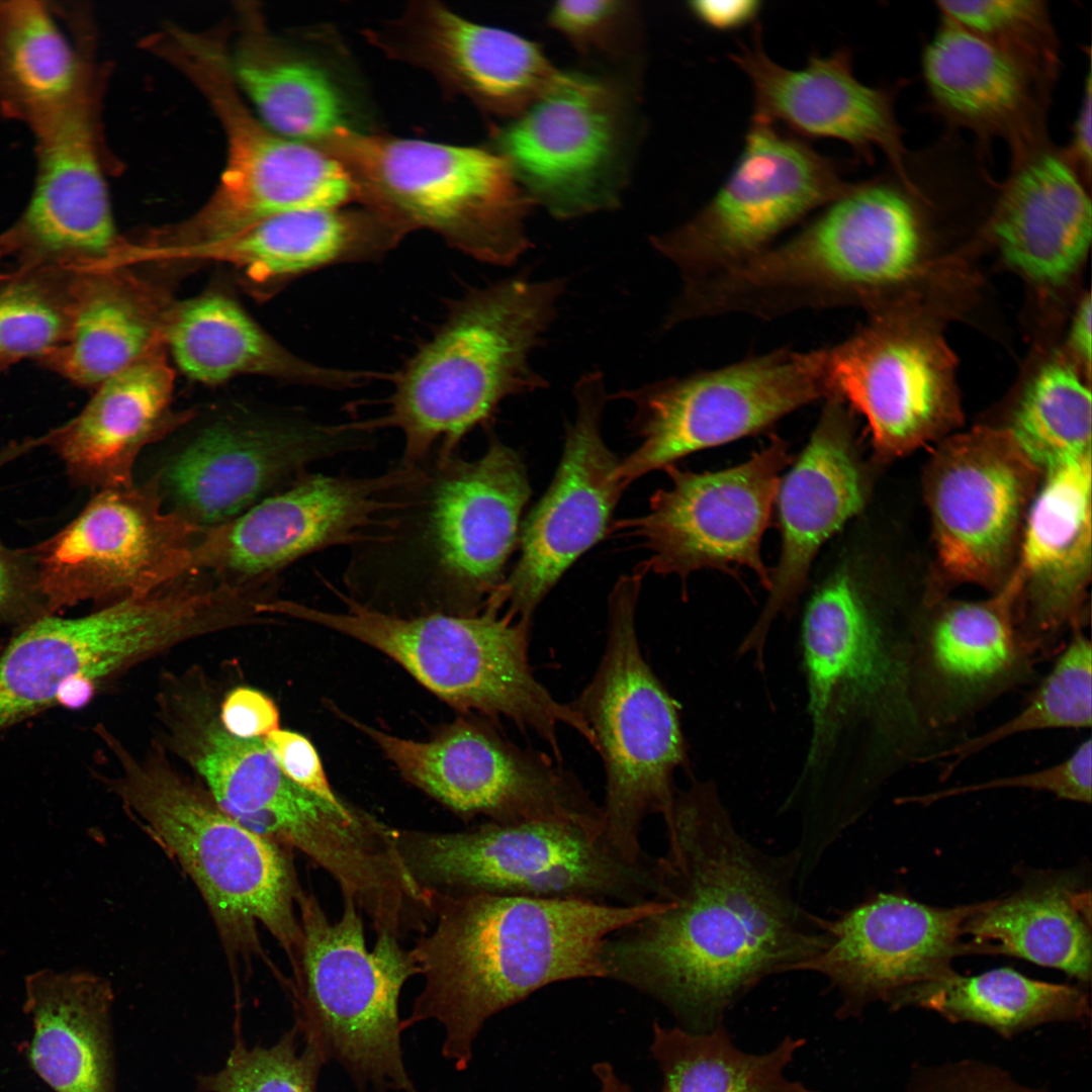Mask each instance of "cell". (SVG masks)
<instances>
[{
    "mask_svg": "<svg viewBox=\"0 0 1092 1092\" xmlns=\"http://www.w3.org/2000/svg\"><path fill=\"white\" fill-rule=\"evenodd\" d=\"M174 371L165 350L106 379L70 421L44 433L72 481L97 490L134 483L142 451L189 424L191 411L172 407Z\"/></svg>",
    "mask_w": 1092,
    "mask_h": 1092,
    "instance_id": "obj_34",
    "label": "cell"
},
{
    "mask_svg": "<svg viewBox=\"0 0 1092 1092\" xmlns=\"http://www.w3.org/2000/svg\"><path fill=\"white\" fill-rule=\"evenodd\" d=\"M825 400L806 447L778 490L779 561L764 608L739 647V654L754 653L758 667L772 622L794 607L817 553L864 505L866 479L849 412L837 396Z\"/></svg>",
    "mask_w": 1092,
    "mask_h": 1092,
    "instance_id": "obj_29",
    "label": "cell"
},
{
    "mask_svg": "<svg viewBox=\"0 0 1092 1092\" xmlns=\"http://www.w3.org/2000/svg\"><path fill=\"white\" fill-rule=\"evenodd\" d=\"M1091 299L1088 295L1079 304L1070 330V345L1086 366L1091 362Z\"/></svg>",
    "mask_w": 1092,
    "mask_h": 1092,
    "instance_id": "obj_59",
    "label": "cell"
},
{
    "mask_svg": "<svg viewBox=\"0 0 1092 1092\" xmlns=\"http://www.w3.org/2000/svg\"><path fill=\"white\" fill-rule=\"evenodd\" d=\"M147 645L143 619L125 602L76 618L48 615L16 630L0 654V735L63 706L75 682L99 688L140 663Z\"/></svg>",
    "mask_w": 1092,
    "mask_h": 1092,
    "instance_id": "obj_32",
    "label": "cell"
},
{
    "mask_svg": "<svg viewBox=\"0 0 1092 1092\" xmlns=\"http://www.w3.org/2000/svg\"><path fill=\"white\" fill-rule=\"evenodd\" d=\"M366 35L388 57L428 71L452 93L506 121L560 74L535 41L467 20L435 1L414 2Z\"/></svg>",
    "mask_w": 1092,
    "mask_h": 1092,
    "instance_id": "obj_27",
    "label": "cell"
},
{
    "mask_svg": "<svg viewBox=\"0 0 1092 1092\" xmlns=\"http://www.w3.org/2000/svg\"><path fill=\"white\" fill-rule=\"evenodd\" d=\"M1090 193L1062 148L1050 140L1012 157L990 219L1008 264L1038 284L1057 285L1070 277L1091 243Z\"/></svg>",
    "mask_w": 1092,
    "mask_h": 1092,
    "instance_id": "obj_35",
    "label": "cell"
},
{
    "mask_svg": "<svg viewBox=\"0 0 1092 1092\" xmlns=\"http://www.w3.org/2000/svg\"><path fill=\"white\" fill-rule=\"evenodd\" d=\"M1022 580L1013 569L992 596L942 606L928 636L930 660L954 685L976 687L1010 671L1030 652L1019 630Z\"/></svg>",
    "mask_w": 1092,
    "mask_h": 1092,
    "instance_id": "obj_44",
    "label": "cell"
},
{
    "mask_svg": "<svg viewBox=\"0 0 1092 1092\" xmlns=\"http://www.w3.org/2000/svg\"><path fill=\"white\" fill-rule=\"evenodd\" d=\"M343 611L284 600L280 613L344 634L384 653L426 689L463 712L505 717L543 740L561 757L559 726L593 748L594 732L570 705L556 700L529 661L530 625L489 610L397 615L363 605L330 584Z\"/></svg>",
    "mask_w": 1092,
    "mask_h": 1092,
    "instance_id": "obj_7",
    "label": "cell"
},
{
    "mask_svg": "<svg viewBox=\"0 0 1092 1092\" xmlns=\"http://www.w3.org/2000/svg\"><path fill=\"white\" fill-rule=\"evenodd\" d=\"M403 857L426 889L638 905L660 893L657 858L630 861L602 835L556 821H488L452 833L400 832Z\"/></svg>",
    "mask_w": 1092,
    "mask_h": 1092,
    "instance_id": "obj_11",
    "label": "cell"
},
{
    "mask_svg": "<svg viewBox=\"0 0 1092 1092\" xmlns=\"http://www.w3.org/2000/svg\"><path fill=\"white\" fill-rule=\"evenodd\" d=\"M657 857L660 907L607 938L606 979L707 1032L767 977L800 971L825 946L828 919L794 896L798 856L767 852L736 827L712 781L677 793Z\"/></svg>",
    "mask_w": 1092,
    "mask_h": 1092,
    "instance_id": "obj_1",
    "label": "cell"
},
{
    "mask_svg": "<svg viewBox=\"0 0 1092 1092\" xmlns=\"http://www.w3.org/2000/svg\"><path fill=\"white\" fill-rule=\"evenodd\" d=\"M935 4L939 12L1054 89L1060 75L1061 49L1044 1L939 0Z\"/></svg>",
    "mask_w": 1092,
    "mask_h": 1092,
    "instance_id": "obj_49",
    "label": "cell"
},
{
    "mask_svg": "<svg viewBox=\"0 0 1092 1092\" xmlns=\"http://www.w3.org/2000/svg\"><path fill=\"white\" fill-rule=\"evenodd\" d=\"M351 175L358 201L405 225L427 229L473 258L509 266L532 243L535 206L492 149L341 127L315 143Z\"/></svg>",
    "mask_w": 1092,
    "mask_h": 1092,
    "instance_id": "obj_10",
    "label": "cell"
},
{
    "mask_svg": "<svg viewBox=\"0 0 1092 1092\" xmlns=\"http://www.w3.org/2000/svg\"><path fill=\"white\" fill-rule=\"evenodd\" d=\"M893 1010L918 1006L951 1022H974L1011 1037L1040 1024L1090 1017L1080 988L1037 981L1002 968L965 977L953 970L908 987L889 1003Z\"/></svg>",
    "mask_w": 1092,
    "mask_h": 1092,
    "instance_id": "obj_42",
    "label": "cell"
},
{
    "mask_svg": "<svg viewBox=\"0 0 1092 1092\" xmlns=\"http://www.w3.org/2000/svg\"><path fill=\"white\" fill-rule=\"evenodd\" d=\"M1091 425L1090 389L1072 368L1052 363L1028 384L1007 431L1043 474L1091 455Z\"/></svg>",
    "mask_w": 1092,
    "mask_h": 1092,
    "instance_id": "obj_46",
    "label": "cell"
},
{
    "mask_svg": "<svg viewBox=\"0 0 1092 1092\" xmlns=\"http://www.w3.org/2000/svg\"><path fill=\"white\" fill-rule=\"evenodd\" d=\"M1083 96L1077 116L1071 127V140L1062 151L1083 182L1091 188L1092 170V80L1090 70L1084 82Z\"/></svg>",
    "mask_w": 1092,
    "mask_h": 1092,
    "instance_id": "obj_58",
    "label": "cell"
},
{
    "mask_svg": "<svg viewBox=\"0 0 1092 1092\" xmlns=\"http://www.w3.org/2000/svg\"><path fill=\"white\" fill-rule=\"evenodd\" d=\"M547 24L581 56L633 65L641 49L639 8L631 1H557Z\"/></svg>",
    "mask_w": 1092,
    "mask_h": 1092,
    "instance_id": "obj_51",
    "label": "cell"
},
{
    "mask_svg": "<svg viewBox=\"0 0 1092 1092\" xmlns=\"http://www.w3.org/2000/svg\"><path fill=\"white\" fill-rule=\"evenodd\" d=\"M95 731L118 768L113 778L101 776L103 783L189 876L226 946L250 948L261 925L291 960L300 938V889L284 847L222 812L161 744L138 755L105 726Z\"/></svg>",
    "mask_w": 1092,
    "mask_h": 1092,
    "instance_id": "obj_6",
    "label": "cell"
},
{
    "mask_svg": "<svg viewBox=\"0 0 1092 1092\" xmlns=\"http://www.w3.org/2000/svg\"><path fill=\"white\" fill-rule=\"evenodd\" d=\"M1040 474L1007 429L978 428L938 445L925 496L938 564L949 581L993 593L1008 579Z\"/></svg>",
    "mask_w": 1092,
    "mask_h": 1092,
    "instance_id": "obj_22",
    "label": "cell"
},
{
    "mask_svg": "<svg viewBox=\"0 0 1092 1092\" xmlns=\"http://www.w3.org/2000/svg\"><path fill=\"white\" fill-rule=\"evenodd\" d=\"M757 0H697L687 3L689 12L714 30H734L752 23L761 11Z\"/></svg>",
    "mask_w": 1092,
    "mask_h": 1092,
    "instance_id": "obj_57",
    "label": "cell"
},
{
    "mask_svg": "<svg viewBox=\"0 0 1092 1092\" xmlns=\"http://www.w3.org/2000/svg\"><path fill=\"white\" fill-rule=\"evenodd\" d=\"M431 891L434 926L410 949L424 987L400 1025L440 1023L458 1071L491 1016L554 983L606 979L607 938L660 906Z\"/></svg>",
    "mask_w": 1092,
    "mask_h": 1092,
    "instance_id": "obj_2",
    "label": "cell"
},
{
    "mask_svg": "<svg viewBox=\"0 0 1092 1092\" xmlns=\"http://www.w3.org/2000/svg\"><path fill=\"white\" fill-rule=\"evenodd\" d=\"M952 364L937 337L885 317L827 348L832 396L863 417L883 456L908 453L954 426Z\"/></svg>",
    "mask_w": 1092,
    "mask_h": 1092,
    "instance_id": "obj_26",
    "label": "cell"
},
{
    "mask_svg": "<svg viewBox=\"0 0 1092 1092\" xmlns=\"http://www.w3.org/2000/svg\"><path fill=\"white\" fill-rule=\"evenodd\" d=\"M110 982L87 971L41 969L24 978L32 1035L25 1056L54 1092H116Z\"/></svg>",
    "mask_w": 1092,
    "mask_h": 1092,
    "instance_id": "obj_38",
    "label": "cell"
},
{
    "mask_svg": "<svg viewBox=\"0 0 1092 1092\" xmlns=\"http://www.w3.org/2000/svg\"><path fill=\"white\" fill-rule=\"evenodd\" d=\"M921 69L927 111L946 131L971 132L986 158L994 140L1006 143L1010 157L1050 140L1053 90L941 12Z\"/></svg>",
    "mask_w": 1092,
    "mask_h": 1092,
    "instance_id": "obj_31",
    "label": "cell"
},
{
    "mask_svg": "<svg viewBox=\"0 0 1092 1092\" xmlns=\"http://www.w3.org/2000/svg\"><path fill=\"white\" fill-rule=\"evenodd\" d=\"M206 527L165 510L156 479L98 490L63 529L30 548L51 614L142 596L196 572Z\"/></svg>",
    "mask_w": 1092,
    "mask_h": 1092,
    "instance_id": "obj_18",
    "label": "cell"
},
{
    "mask_svg": "<svg viewBox=\"0 0 1092 1092\" xmlns=\"http://www.w3.org/2000/svg\"><path fill=\"white\" fill-rule=\"evenodd\" d=\"M991 900L936 907L898 893H880L828 921L824 948L800 971L814 972L837 991L839 1018L871 1003H890L904 989L951 971L974 953L963 941L966 922Z\"/></svg>",
    "mask_w": 1092,
    "mask_h": 1092,
    "instance_id": "obj_25",
    "label": "cell"
},
{
    "mask_svg": "<svg viewBox=\"0 0 1092 1092\" xmlns=\"http://www.w3.org/2000/svg\"><path fill=\"white\" fill-rule=\"evenodd\" d=\"M293 1025L270 1044L249 1046L236 1029L233 1046L223 1066L196 1076V1092H316L325 1060L311 1044L303 1042Z\"/></svg>",
    "mask_w": 1092,
    "mask_h": 1092,
    "instance_id": "obj_50",
    "label": "cell"
},
{
    "mask_svg": "<svg viewBox=\"0 0 1092 1092\" xmlns=\"http://www.w3.org/2000/svg\"><path fill=\"white\" fill-rule=\"evenodd\" d=\"M811 739L805 764L840 758L861 720L890 716L900 671L854 576L838 568L814 592L802 623Z\"/></svg>",
    "mask_w": 1092,
    "mask_h": 1092,
    "instance_id": "obj_24",
    "label": "cell"
},
{
    "mask_svg": "<svg viewBox=\"0 0 1092 1092\" xmlns=\"http://www.w3.org/2000/svg\"><path fill=\"white\" fill-rule=\"evenodd\" d=\"M576 416L567 425L555 475L521 524L520 556L485 608L532 626L537 608L563 573L608 534L625 489L620 459L605 443L602 416L608 395L599 371L574 386Z\"/></svg>",
    "mask_w": 1092,
    "mask_h": 1092,
    "instance_id": "obj_23",
    "label": "cell"
},
{
    "mask_svg": "<svg viewBox=\"0 0 1092 1092\" xmlns=\"http://www.w3.org/2000/svg\"><path fill=\"white\" fill-rule=\"evenodd\" d=\"M85 64L40 1H0V108L34 128L90 101Z\"/></svg>",
    "mask_w": 1092,
    "mask_h": 1092,
    "instance_id": "obj_40",
    "label": "cell"
},
{
    "mask_svg": "<svg viewBox=\"0 0 1092 1092\" xmlns=\"http://www.w3.org/2000/svg\"><path fill=\"white\" fill-rule=\"evenodd\" d=\"M792 456L775 436L749 459L716 471L664 468L669 485L653 493L646 514L618 521L612 532L636 539L649 554L640 564L686 582L700 569L735 574L744 567L768 590L771 570L761 541Z\"/></svg>",
    "mask_w": 1092,
    "mask_h": 1092,
    "instance_id": "obj_20",
    "label": "cell"
},
{
    "mask_svg": "<svg viewBox=\"0 0 1092 1092\" xmlns=\"http://www.w3.org/2000/svg\"><path fill=\"white\" fill-rule=\"evenodd\" d=\"M1067 647L1020 713L1001 725L966 740L925 761L951 758L946 778L964 760L997 742L1030 731L1090 728L1092 725V646L1080 626L1073 627Z\"/></svg>",
    "mask_w": 1092,
    "mask_h": 1092,
    "instance_id": "obj_47",
    "label": "cell"
},
{
    "mask_svg": "<svg viewBox=\"0 0 1092 1092\" xmlns=\"http://www.w3.org/2000/svg\"><path fill=\"white\" fill-rule=\"evenodd\" d=\"M70 271L22 264L0 275V369L43 360L63 343L69 323Z\"/></svg>",
    "mask_w": 1092,
    "mask_h": 1092,
    "instance_id": "obj_48",
    "label": "cell"
},
{
    "mask_svg": "<svg viewBox=\"0 0 1092 1092\" xmlns=\"http://www.w3.org/2000/svg\"><path fill=\"white\" fill-rule=\"evenodd\" d=\"M933 199L917 175L891 167L850 183L785 242L684 284L666 323L733 313L769 320L870 301L916 270Z\"/></svg>",
    "mask_w": 1092,
    "mask_h": 1092,
    "instance_id": "obj_4",
    "label": "cell"
},
{
    "mask_svg": "<svg viewBox=\"0 0 1092 1092\" xmlns=\"http://www.w3.org/2000/svg\"><path fill=\"white\" fill-rule=\"evenodd\" d=\"M1092 741H1083L1065 760L1046 768L1018 776L992 779L979 784L949 788L942 791L901 797L899 804L930 805L959 795L996 789H1028L1043 791L1060 799L1086 803L1091 802Z\"/></svg>",
    "mask_w": 1092,
    "mask_h": 1092,
    "instance_id": "obj_52",
    "label": "cell"
},
{
    "mask_svg": "<svg viewBox=\"0 0 1092 1092\" xmlns=\"http://www.w3.org/2000/svg\"><path fill=\"white\" fill-rule=\"evenodd\" d=\"M1091 455L1044 472L1030 502L1014 570L1022 580L1020 633L1034 651L1084 623L1092 560Z\"/></svg>",
    "mask_w": 1092,
    "mask_h": 1092,
    "instance_id": "obj_33",
    "label": "cell"
},
{
    "mask_svg": "<svg viewBox=\"0 0 1092 1092\" xmlns=\"http://www.w3.org/2000/svg\"><path fill=\"white\" fill-rule=\"evenodd\" d=\"M48 615L30 548H11L0 537V625L18 630Z\"/></svg>",
    "mask_w": 1092,
    "mask_h": 1092,
    "instance_id": "obj_53",
    "label": "cell"
},
{
    "mask_svg": "<svg viewBox=\"0 0 1092 1092\" xmlns=\"http://www.w3.org/2000/svg\"><path fill=\"white\" fill-rule=\"evenodd\" d=\"M219 720L224 729L242 739H262L279 729V711L274 701L259 690L238 687L219 704Z\"/></svg>",
    "mask_w": 1092,
    "mask_h": 1092,
    "instance_id": "obj_56",
    "label": "cell"
},
{
    "mask_svg": "<svg viewBox=\"0 0 1092 1092\" xmlns=\"http://www.w3.org/2000/svg\"><path fill=\"white\" fill-rule=\"evenodd\" d=\"M566 281L514 276L470 292L398 374L384 416L367 431L394 428L403 439L398 463L447 457L507 397L548 385L531 367L555 318Z\"/></svg>",
    "mask_w": 1092,
    "mask_h": 1092,
    "instance_id": "obj_5",
    "label": "cell"
},
{
    "mask_svg": "<svg viewBox=\"0 0 1092 1092\" xmlns=\"http://www.w3.org/2000/svg\"><path fill=\"white\" fill-rule=\"evenodd\" d=\"M832 396L827 348L779 349L682 377L624 389L640 445L620 460L632 481L698 451L758 433L794 411Z\"/></svg>",
    "mask_w": 1092,
    "mask_h": 1092,
    "instance_id": "obj_14",
    "label": "cell"
},
{
    "mask_svg": "<svg viewBox=\"0 0 1092 1092\" xmlns=\"http://www.w3.org/2000/svg\"><path fill=\"white\" fill-rule=\"evenodd\" d=\"M36 175L16 224L3 233L22 264L66 270L104 260L117 246L90 102L34 127Z\"/></svg>",
    "mask_w": 1092,
    "mask_h": 1092,
    "instance_id": "obj_30",
    "label": "cell"
},
{
    "mask_svg": "<svg viewBox=\"0 0 1092 1092\" xmlns=\"http://www.w3.org/2000/svg\"><path fill=\"white\" fill-rule=\"evenodd\" d=\"M69 323L61 346L42 360L82 387H97L166 348L172 301L128 267L70 270Z\"/></svg>",
    "mask_w": 1092,
    "mask_h": 1092,
    "instance_id": "obj_37",
    "label": "cell"
},
{
    "mask_svg": "<svg viewBox=\"0 0 1092 1092\" xmlns=\"http://www.w3.org/2000/svg\"><path fill=\"white\" fill-rule=\"evenodd\" d=\"M646 569L622 575L608 598L607 637L589 682L570 705L596 738L605 771L602 836L624 858L649 857L641 846L647 816L672 821L676 769L688 762L679 706L652 670L636 630Z\"/></svg>",
    "mask_w": 1092,
    "mask_h": 1092,
    "instance_id": "obj_9",
    "label": "cell"
},
{
    "mask_svg": "<svg viewBox=\"0 0 1092 1092\" xmlns=\"http://www.w3.org/2000/svg\"><path fill=\"white\" fill-rule=\"evenodd\" d=\"M410 783L465 816L496 823L556 821L593 833L602 810L580 782L545 753L519 746L489 725L460 719L428 741L350 719Z\"/></svg>",
    "mask_w": 1092,
    "mask_h": 1092,
    "instance_id": "obj_19",
    "label": "cell"
},
{
    "mask_svg": "<svg viewBox=\"0 0 1092 1092\" xmlns=\"http://www.w3.org/2000/svg\"><path fill=\"white\" fill-rule=\"evenodd\" d=\"M594 1074L599 1079V1092H632L629 1085L621 1081L615 1069L608 1062H600L593 1067Z\"/></svg>",
    "mask_w": 1092,
    "mask_h": 1092,
    "instance_id": "obj_60",
    "label": "cell"
},
{
    "mask_svg": "<svg viewBox=\"0 0 1092 1092\" xmlns=\"http://www.w3.org/2000/svg\"><path fill=\"white\" fill-rule=\"evenodd\" d=\"M906 1092H1044L983 1061L959 1060L914 1069Z\"/></svg>",
    "mask_w": 1092,
    "mask_h": 1092,
    "instance_id": "obj_54",
    "label": "cell"
},
{
    "mask_svg": "<svg viewBox=\"0 0 1092 1092\" xmlns=\"http://www.w3.org/2000/svg\"><path fill=\"white\" fill-rule=\"evenodd\" d=\"M181 64L221 120L226 164L216 191L193 217L148 239L154 250L214 241L278 213L358 201L356 185L340 161L315 144L272 131L249 112L217 48L193 49Z\"/></svg>",
    "mask_w": 1092,
    "mask_h": 1092,
    "instance_id": "obj_15",
    "label": "cell"
},
{
    "mask_svg": "<svg viewBox=\"0 0 1092 1092\" xmlns=\"http://www.w3.org/2000/svg\"><path fill=\"white\" fill-rule=\"evenodd\" d=\"M803 1038L787 1036L771 1052L738 1050L720 1025L707 1032L653 1025L651 1053L659 1065L661 1092H818L784 1075Z\"/></svg>",
    "mask_w": 1092,
    "mask_h": 1092,
    "instance_id": "obj_45",
    "label": "cell"
},
{
    "mask_svg": "<svg viewBox=\"0 0 1092 1092\" xmlns=\"http://www.w3.org/2000/svg\"><path fill=\"white\" fill-rule=\"evenodd\" d=\"M166 347L187 376L207 384L259 374L343 388L366 376L300 359L269 336L236 300L218 292L172 303Z\"/></svg>",
    "mask_w": 1092,
    "mask_h": 1092,
    "instance_id": "obj_39",
    "label": "cell"
},
{
    "mask_svg": "<svg viewBox=\"0 0 1092 1092\" xmlns=\"http://www.w3.org/2000/svg\"><path fill=\"white\" fill-rule=\"evenodd\" d=\"M297 911L300 938L289 961V988L302 1042L341 1065L359 1092H419L403 1063L398 1012L403 985L419 974L410 949L378 936L369 950L351 899L331 921L317 899L300 890Z\"/></svg>",
    "mask_w": 1092,
    "mask_h": 1092,
    "instance_id": "obj_8",
    "label": "cell"
},
{
    "mask_svg": "<svg viewBox=\"0 0 1092 1092\" xmlns=\"http://www.w3.org/2000/svg\"><path fill=\"white\" fill-rule=\"evenodd\" d=\"M410 231L370 208L288 211L220 239L170 251L168 262H218L261 282L283 280L330 265L378 259Z\"/></svg>",
    "mask_w": 1092,
    "mask_h": 1092,
    "instance_id": "obj_36",
    "label": "cell"
},
{
    "mask_svg": "<svg viewBox=\"0 0 1092 1092\" xmlns=\"http://www.w3.org/2000/svg\"><path fill=\"white\" fill-rule=\"evenodd\" d=\"M530 495L522 457L495 436L474 459L433 454L350 547L348 597L397 615L481 613L505 579Z\"/></svg>",
    "mask_w": 1092,
    "mask_h": 1092,
    "instance_id": "obj_3",
    "label": "cell"
},
{
    "mask_svg": "<svg viewBox=\"0 0 1092 1092\" xmlns=\"http://www.w3.org/2000/svg\"><path fill=\"white\" fill-rule=\"evenodd\" d=\"M233 80L246 92L272 131L316 143L347 123V104L320 65L294 55L244 48L225 57Z\"/></svg>",
    "mask_w": 1092,
    "mask_h": 1092,
    "instance_id": "obj_43",
    "label": "cell"
},
{
    "mask_svg": "<svg viewBox=\"0 0 1092 1092\" xmlns=\"http://www.w3.org/2000/svg\"><path fill=\"white\" fill-rule=\"evenodd\" d=\"M837 163L780 126L753 119L715 195L686 222L650 237L684 284L739 265L849 186Z\"/></svg>",
    "mask_w": 1092,
    "mask_h": 1092,
    "instance_id": "obj_16",
    "label": "cell"
},
{
    "mask_svg": "<svg viewBox=\"0 0 1092 1092\" xmlns=\"http://www.w3.org/2000/svg\"><path fill=\"white\" fill-rule=\"evenodd\" d=\"M963 934L974 953L1009 954L1091 979L1090 891L1068 882L1031 883L971 917Z\"/></svg>",
    "mask_w": 1092,
    "mask_h": 1092,
    "instance_id": "obj_41",
    "label": "cell"
},
{
    "mask_svg": "<svg viewBox=\"0 0 1092 1092\" xmlns=\"http://www.w3.org/2000/svg\"><path fill=\"white\" fill-rule=\"evenodd\" d=\"M414 473L398 462L369 476L307 472L237 518L206 527L196 570L239 585L265 586L295 561L349 546L396 506Z\"/></svg>",
    "mask_w": 1092,
    "mask_h": 1092,
    "instance_id": "obj_21",
    "label": "cell"
},
{
    "mask_svg": "<svg viewBox=\"0 0 1092 1092\" xmlns=\"http://www.w3.org/2000/svg\"><path fill=\"white\" fill-rule=\"evenodd\" d=\"M4 257H6V255L2 246L0 245V262L4 259Z\"/></svg>",
    "mask_w": 1092,
    "mask_h": 1092,
    "instance_id": "obj_61",
    "label": "cell"
},
{
    "mask_svg": "<svg viewBox=\"0 0 1092 1092\" xmlns=\"http://www.w3.org/2000/svg\"><path fill=\"white\" fill-rule=\"evenodd\" d=\"M374 445L355 423L230 412L204 423L155 472L165 510L201 527L226 523L309 472Z\"/></svg>",
    "mask_w": 1092,
    "mask_h": 1092,
    "instance_id": "obj_17",
    "label": "cell"
},
{
    "mask_svg": "<svg viewBox=\"0 0 1092 1092\" xmlns=\"http://www.w3.org/2000/svg\"><path fill=\"white\" fill-rule=\"evenodd\" d=\"M262 740L292 783L333 805L346 804L333 790L316 749L305 736L279 728Z\"/></svg>",
    "mask_w": 1092,
    "mask_h": 1092,
    "instance_id": "obj_55",
    "label": "cell"
},
{
    "mask_svg": "<svg viewBox=\"0 0 1092 1092\" xmlns=\"http://www.w3.org/2000/svg\"><path fill=\"white\" fill-rule=\"evenodd\" d=\"M754 32L752 44L731 56L751 83L753 119L784 125L796 136L842 141L867 162L879 150L889 166L904 170L909 151L895 101L907 80L889 87L861 83L847 49L814 54L803 68L788 69L767 56L758 25Z\"/></svg>",
    "mask_w": 1092,
    "mask_h": 1092,
    "instance_id": "obj_28",
    "label": "cell"
},
{
    "mask_svg": "<svg viewBox=\"0 0 1092 1092\" xmlns=\"http://www.w3.org/2000/svg\"><path fill=\"white\" fill-rule=\"evenodd\" d=\"M639 132L629 81L560 71L542 96L492 130V150L535 205L570 219L621 203Z\"/></svg>",
    "mask_w": 1092,
    "mask_h": 1092,
    "instance_id": "obj_12",
    "label": "cell"
},
{
    "mask_svg": "<svg viewBox=\"0 0 1092 1092\" xmlns=\"http://www.w3.org/2000/svg\"><path fill=\"white\" fill-rule=\"evenodd\" d=\"M214 688L202 670L163 680L158 694L162 746L185 762L216 806L246 828L325 866L353 832L347 806L333 805L287 779L262 739H242L219 720Z\"/></svg>",
    "mask_w": 1092,
    "mask_h": 1092,
    "instance_id": "obj_13",
    "label": "cell"
}]
</instances>
